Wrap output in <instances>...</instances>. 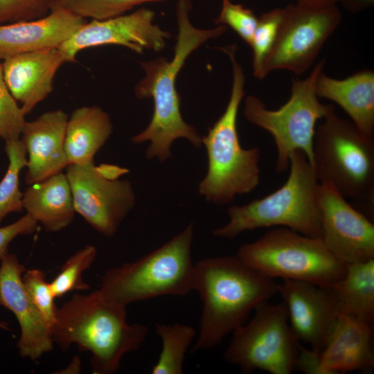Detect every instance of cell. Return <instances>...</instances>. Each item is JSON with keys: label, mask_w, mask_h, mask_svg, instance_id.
Here are the masks:
<instances>
[{"label": "cell", "mask_w": 374, "mask_h": 374, "mask_svg": "<svg viewBox=\"0 0 374 374\" xmlns=\"http://www.w3.org/2000/svg\"><path fill=\"white\" fill-rule=\"evenodd\" d=\"M191 0H177L175 14L178 34L172 57H158L141 62L145 76L134 87L139 99L152 98L154 110L147 127L131 138L134 143L150 141L145 151L148 159L157 157L161 162L171 157L172 144L177 139H186L199 148L202 137L195 127L184 120L181 113V96L177 89V78L188 57L211 39L222 35L226 26L198 28L190 19Z\"/></svg>", "instance_id": "obj_1"}, {"label": "cell", "mask_w": 374, "mask_h": 374, "mask_svg": "<svg viewBox=\"0 0 374 374\" xmlns=\"http://www.w3.org/2000/svg\"><path fill=\"white\" fill-rule=\"evenodd\" d=\"M277 283L237 256L200 260L194 287L202 301L198 337L192 353L210 350L245 323L251 310L277 294Z\"/></svg>", "instance_id": "obj_2"}, {"label": "cell", "mask_w": 374, "mask_h": 374, "mask_svg": "<svg viewBox=\"0 0 374 374\" xmlns=\"http://www.w3.org/2000/svg\"><path fill=\"white\" fill-rule=\"evenodd\" d=\"M148 333L145 325L129 324L126 306L107 301L99 290L74 294L57 308L51 326L52 339L61 349L75 344L91 353L96 374L116 373L123 357L139 349Z\"/></svg>", "instance_id": "obj_3"}, {"label": "cell", "mask_w": 374, "mask_h": 374, "mask_svg": "<svg viewBox=\"0 0 374 374\" xmlns=\"http://www.w3.org/2000/svg\"><path fill=\"white\" fill-rule=\"evenodd\" d=\"M231 62L232 84L224 112L202 138L208 156V170L199 185V193L215 204H228L237 195L249 193L260 183V150L242 147L237 128L239 107L245 91L246 77L236 58L235 44L220 47Z\"/></svg>", "instance_id": "obj_4"}, {"label": "cell", "mask_w": 374, "mask_h": 374, "mask_svg": "<svg viewBox=\"0 0 374 374\" xmlns=\"http://www.w3.org/2000/svg\"><path fill=\"white\" fill-rule=\"evenodd\" d=\"M289 168L286 181L274 192L242 206H231L229 222L214 230L213 235L233 239L246 231L280 226L321 238L319 181L314 168L300 150L291 154Z\"/></svg>", "instance_id": "obj_5"}, {"label": "cell", "mask_w": 374, "mask_h": 374, "mask_svg": "<svg viewBox=\"0 0 374 374\" xmlns=\"http://www.w3.org/2000/svg\"><path fill=\"white\" fill-rule=\"evenodd\" d=\"M193 233L190 224L150 253L105 271L99 289L103 297L127 306L163 295L188 294L194 287Z\"/></svg>", "instance_id": "obj_6"}, {"label": "cell", "mask_w": 374, "mask_h": 374, "mask_svg": "<svg viewBox=\"0 0 374 374\" xmlns=\"http://www.w3.org/2000/svg\"><path fill=\"white\" fill-rule=\"evenodd\" d=\"M316 127L313 168L320 183L373 211L374 139L330 112Z\"/></svg>", "instance_id": "obj_7"}, {"label": "cell", "mask_w": 374, "mask_h": 374, "mask_svg": "<svg viewBox=\"0 0 374 374\" xmlns=\"http://www.w3.org/2000/svg\"><path fill=\"white\" fill-rule=\"evenodd\" d=\"M236 256L270 278L305 281L330 287L345 275L347 264L336 258L321 238L286 227L273 229L243 244Z\"/></svg>", "instance_id": "obj_8"}, {"label": "cell", "mask_w": 374, "mask_h": 374, "mask_svg": "<svg viewBox=\"0 0 374 374\" xmlns=\"http://www.w3.org/2000/svg\"><path fill=\"white\" fill-rule=\"evenodd\" d=\"M326 60L318 62L305 78H292L289 100L277 109H268L258 97L247 96L244 101L246 119L269 133L276 148V170L283 172L290 167L291 154L303 152L313 166V141L317 122L335 109L323 104L316 92V82L323 70Z\"/></svg>", "instance_id": "obj_9"}, {"label": "cell", "mask_w": 374, "mask_h": 374, "mask_svg": "<svg viewBox=\"0 0 374 374\" xmlns=\"http://www.w3.org/2000/svg\"><path fill=\"white\" fill-rule=\"evenodd\" d=\"M251 321L232 332L224 359L242 373L260 370L271 374L294 371L299 341L289 324L286 305L265 301L254 309Z\"/></svg>", "instance_id": "obj_10"}, {"label": "cell", "mask_w": 374, "mask_h": 374, "mask_svg": "<svg viewBox=\"0 0 374 374\" xmlns=\"http://www.w3.org/2000/svg\"><path fill=\"white\" fill-rule=\"evenodd\" d=\"M128 170L94 161L66 168L75 213L97 232L110 238L135 204L128 180L119 179Z\"/></svg>", "instance_id": "obj_11"}, {"label": "cell", "mask_w": 374, "mask_h": 374, "mask_svg": "<svg viewBox=\"0 0 374 374\" xmlns=\"http://www.w3.org/2000/svg\"><path fill=\"white\" fill-rule=\"evenodd\" d=\"M341 19L337 6L308 9L290 4L283 8L275 42L264 63V78L276 70L296 75L306 72Z\"/></svg>", "instance_id": "obj_12"}, {"label": "cell", "mask_w": 374, "mask_h": 374, "mask_svg": "<svg viewBox=\"0 0 374 374\" xmlns=\"http://www.w3.org/2000/svg\"><path fill=\"white\" fill-rule=\"evenodd\" d=\"M155 12L139 8L105 19L86 21L58 48L66 62H73L78 53L89 48L118 45L138 54L146 50L156 52L166 48L170 34L154 23Z\"/></svg>", "instance_id": "obj_13"}, {"label": "cell", "mask_w": 374, "mask_h": 374, "mask_svg": "<svg viewBox=\"0 0 374 374\" xmlns=\"http://www.w3.org/2000/svg\"><path fill=\"white\" fill-rule=\"evenodd\" d=\"M321 238L346 264L374 258V224L331 186L319 182Z\"/></svg>", "instance_id": "obj_14"}, {"label": "cell", "mask_w": 374, "mask_h": 374, "mask_svg": "<svg viewBox=\"0 0 374 374\" xmlns=\"http://www.w3.org/2000/svg\"><path fill=\"white\" fill-rule=\"evenodd\" d=\"M285 303L290 327L299 341L321 352L331 335L339 313L328 287L284 279L277 285Z\"/></svg>", "instance_id": "obj_15"}, {"label": "cell", "mask_w": 374, "mask_h": 374, "mask_svg": "<svg viewBox=\"0 0 374 374\" xmlns=\"http://www.w3.org/2000/svg\"><path fill=\"white\" fill-rule=\"evenodd\" d=\"M0 305L10 310L20 328L19 355L32 361L53 350L51 326L32 301L22 281L26 270L13 253L0 260Z\"/></svg>", "instance_id": "obj_16"}, {"label": "cell", "mask_w": 374, "mask_h": 374, "mask_svg": "<svg viewBox=\"0 0 374 374\" xmlns=\"http://www.w3.org/2000/svg\"><path fill=\"white\" fill-rule=\"evenodd\" d=\"M68 118L64 111L55 109L26 121L20 139L27 153L28 185L58 174L69 165L64 148Z\"/></svg>", "instance_id": "obj_17"}, {"label": "cell", "mask_w": 374, "mask_h": 374, "mask_svg": "<svg viewBox=\"0 0 374 374\" xmlns=\"http://www.w3.org/2000/svg\"><path fill=\"white\" fill-rule=\"evenodd\" d=\"M65 62L58 48L19 53L2 60L6 82L25 115L53 91L55 75Z\"/></svg>", "instance_id": "obj_18"}, {"label": "cell", "mask_w": 374, "mask_h": 374, "mask_svg": "<svg viewBox=\"0 0 374 374\" xmlns=\"http://www.w3.org/2000/svg\"><path fill=\"white\" fill-rule=\"evenodd\" d=\"M86 21L55 2L42 17L0 24V60L19 53L59 48Z\"/></svg>", "instance_id": "obj_19"}, {"label": "cell", "mask_w": 374, "mask_h": 374, "mask_svg": "<svg viewBox=\"0 0 374 374\" xmlns=\"http://www.w3.org/2000/svg\"><path fill=\"white\" fill-rule=\"evenodd\" d=\"M371 325L339 314L329 340L321 352L326 374L364 370L374 365Z\"/></svg>", "instance_id": "obj_20"}, {"label": "cell", "mask_w": 374, "mask_h": 374, "mask_svg": "<svg viewBox=\"0 0 374 374\" xmlns=\"http://www.w3.org/2000/svg\"><path fill=\"white\" fill-rule=\"evenodd\" d=\"M319 98L337 104L366 136L374 139V72L364 69L346 78L336 79L323 70L316 82Z\"/></svg>", "instance_id": "obj_21"}, {"label": "cell", "mask_w": 374, "mask_h": 374, "mask_svg": "<svg viewBox=\"0 0 374 374\" xmlns=\"http://www.w3.org/2000/svg\"><path fill=\"white\" fill-rule=\"evenodd\" d=\"M23 206L47 232H58L68 226L76 213L66 174L61 172L29 185L23 193Z\"/></svg>", "instance_id": "obj_22"}, {"label": "cell", "mask_w": 374, "mask_h": 374, "mask_svg": "<svg viewBox=\"0 0 374 374\" xmlns=\"http://www.w3.org/2000/svg\"><path fill=\"white\" fill-rule=\"evenodd\" d=\"M109 115L98 106L76 108L68 118L64 148L69 164L93 161L112 133Z\"/></svg>", "instance_id": "obj_23"}, {"label": "cell", "mask_w": 374, "mask_h": 374, "mask_svg": "<svg viewBox=\"0 0 374 374\" xmlns=\"http://www.w3.org/2000/svg\"><path fill=\"white\" fill-rule=\"evenodd\" d=\"M339 314L372 324L374 319V258L347 264L344 277L328 287Z\"/></svg>", "instance_id": "obj_24"}, {"label": "cell", "mask_w": 374, "mask_h": 374, "mask_svg": "<svg viewBox=\"0 0 374 374\" xmlns=\"http://www.w3.org/2000/svg\"><path fill=\"white\" fill-rule=\"evenodd\" d=\"M156 332L161 338L162 350L151 373L182 374L186 353L196 335L195 328L180 323H157Z\"/></svg>", "instance_id": "obj_25"}, {"label": "cell", "mask_w": 374, "mask_h": 374, "mask_svg": "<svg viewBox=\"0 0 374 374\" xmlns=\"http://www.w3.org/2000/svg\"><path fill=\"white\" fill-rule=\"evenodd\" d=\"M6 152L8 166L0 181V224L8 214L24 210L19 175L27 166L26 150L20 139L6 141Z\"/></svg>", "instance_id": "obj_26"}, {"label": "cell", "mask_w": 374, "mask_h": 374, "mask_svg": "<svg viewBox=\"0 0 374 374\" xmlns=\"http://www.w3.org/2000/svg\"><path fill=\"white\" fill-rule=\"evenodd\" d=\"M96 256V247L87 245L66 260L59 274L49 283L55 298L61 297L73 291L89 290V285L82 280V274L91 266Z\"/></svg>", "instance_id": "obj_27"}, {"label": "cell", "mask_w": 374, "mask_h": 374, "mask_svg": "<svg viewBox=\"0 0 374 374\" xmlns=\"http://www.w3.org/2000/svg\"><path fill=\"white\" fill-rule=\"evenodd\" d=\"M283 15V8H276L258 18L249 46L252 49L253 75L259 80L264 78V63L275 42Z\"/></svg>", "instance_id": "obj_28"}, {"label": "cell", "mask_w": 374, "mask_h": 374, "mask_svg": "<svg viewBox=\"0 0 374 374\" xmlns=\"http://www.w3.org/2000/svg\"><path fill=\"white\" fill-rule=\"evenodd\" d=\"M166 0H57L56 3L83 19H105L127 13L136 6Z\"/></svg>", "instance_id": "obj_29"}, {"label": "cell", "mask_w": 374, "mask_h": 374, "mask_svg": "<svg viewBox=\"0 0 374 374\" xmlns=\"http://www.w3.org/2000/svg\"><path fill=\"white\" fill-rule=\"evenodd\" d=\"M25 116L8 89L0 60V137L5 141L20 139Z\"/></svg>", "instance_id": "obj_30"}, {"label": "cell", "mask_w": 374, "mask_h": 374, "mask_svg": "<svg viewBox=\"0 0 374 374\" xmlns=\"http://www.w3.org/2000/svg\"><path fill=\"white\" fill-rule=\"evenodd\" d=\"M22 281L32 301L51 328L57 308L50 283L46 280L45 273L39 269L26 270Z\"/></svg>", "instance_id": "obj_31"}, {"label": "cell", "mask_w": 374, "mask_h": 374, "mask_svg": "<svg viewBox=\"0 0 374 374\" xmlns=\"http://www.w3.org/2000/svg\"><path fill=\"white\" fill-rule=\"evenodd\" d=\"M258 18L251 9L231 0H222L220 12L214 23L216 26H229L250 46Z\"/></svg>", "instance_id": "obj_32"}, {"label": "cell", "mask_w": 374, "mask_h": 374, "mask_svg": "<svg viewBox=\"0 0 374 374\" xmlns=\"http://www.w3.org/2000/svg\"><path fill=\"white\" fill-rule=\"evenodd\" d=\"M57 0H0V24L39 19Z\"/></svg>", "instance_id": "obj_33"}, {"label": "cell", "mask_w": 374, "mask_h": 374, "mask_svg": "<svg viewBox=\"0 0 374 374\" xmlns=\"http://www.w3.org/2000/svg\"><path fill=\"white\" fill-rule=\"evenodd\" d=\"M38 223L28 214L16 222L0 227V260L8 253V246L18 235L34 233Z\"/></svg>", "instance_id": "obj_34"}, {"label": "cell", "mask_w": 374, "mask_h": 374, "mask_svg": "<svg viewBox=\"0 0 374 374\" xmlns=\"http://www.w3.org/2000/svg\"><path fill=\"white\" fill-rule=\"evenodd\" d=\"M294 370L306 374H326L321 364V352L299 344Z\"/></svg>", "instance_id": "obj_35"}, {"label": "cell", "mask_w": 374, "mask_h": 374, "mask_svg": "<svg viewBox=\"0 0 374 374\" xmlns=\"http://www.w3.org/2000/svg\"><path fill=\"white\" fill-rule=\"evenodd\" d=\"M343 7L351 13H357L373 6L374 0H338Z\"/></svg>", "instance_id": "obj_36"}, {"label": "cell", "mask_w": 374, "mask_h": 374, "mask_svg": "<svg viewBox=\"0 0 374 374\" xmlns=\"http://www.w3.org/2000/svg\"><path fill=\"white\" fill-rule=\"evenodd\" d=\"M338 0H296V5L308 9H320L336 6Z\"/></svg>", "instance_id": "obj_37"}, {"label": "cell", "mask_w": 374, "mask_h": 374, "mask_svg": "<svg viewBox=\"0 0 374 374\" xmlns=\"http://www.w3.org/2000/svg\"><path fill=\"white\" fill-rule=\"evenodd\" d=\"M0 328L3 330H9V326L8 323L5 321H1L0 320Z\"/></svg>", "instance_id": "obj_38"}, {"label": "cell", "mask_w": 374, "mask_h": 374, "mask_svg": "<svg viewBox=\"0 0 374 374\" xmlns=\"http://www.w3.org/2000/svg\"><path fill=\"white\" fill-rule=\"evenodd\" d=\"M1 138V137H0Z\"/></svg>", "instance_id": "obj_39"}]
</instances>
